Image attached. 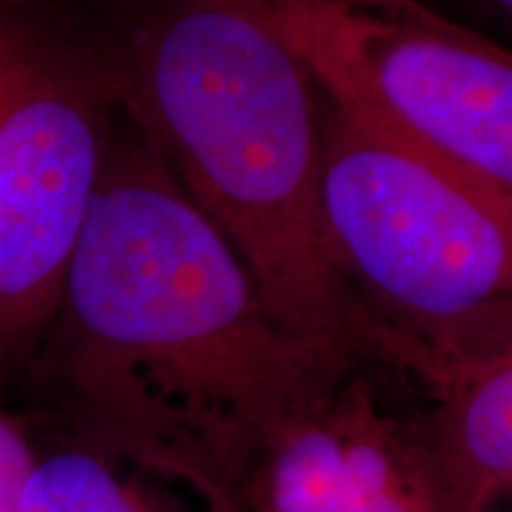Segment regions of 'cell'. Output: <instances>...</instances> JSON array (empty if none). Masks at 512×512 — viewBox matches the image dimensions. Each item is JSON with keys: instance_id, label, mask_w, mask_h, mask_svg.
I'll use <instances>...</instances> for the list:
<instances>
[{"instance_id": "1", "label": "cell", "mask_w": 512, "mask_h": 512, "mask_svg": "<svg viewBox=\"0 0 512 512\" xmlns=\"http://www.w3.org/2000/svg\"><path fill=\"white\" fill-rule=\"evenodd\" d=\"M358 366L275 323L121 107L55 320L19 375L41 406L240 512L256 453Z\"/></svg>"}, {"instance_id": "7", "label": "cell", "mask_w": 512, "mask_h": 512, "mask_svg": "<svg viewBox=\"0 0 512 512\" xmlns=\"http://www.w3.org/2000/svg\"><path fill=\"white\" fill-rule=\"evenodd\" d=\"M444 512H489L512 479V332L427 392Z\"/></svg>"}, {"instance_id": "8", "label": "cell", "mask_w": 512, "mask_h": 512, "mask_svg": "<svg viewBox=\"0 0 512 512\" xmlns=\"http://www.w3.org/2000/svg\"><path fill=\"white\" fill-rule=\"evenodd\" d=\"M19 512H238L188 479L83 434L38 453Z\"/></svg>"}, {"instance_id": "11", "label": "cell", "mask_w": 512, "mask_h": 512, "mask_svg": "<svg viewBox=\"0 0 512 512\" xmlns=\"http://www.w3.org/2000/svg\"><path fill=\"white\" fill-rule=\"evenodd\" d=\"M505 489H512V479H510V484H508V486H505Z\"/></svg>"}, {"instance_id": "4", "label": "cell", "mask_w": 512, "mask_h": 512, "mask_svg": "<svg viewBox=\"0 0 512 512\" xmlns=\"http://www.w3.org/2000/svg\"><path fill=\"white\" fill-rule=\"evenodd\" d=\"M119 114L112 0H0V382L53 325Z\"/></svg>"}, {"instance_id": "6", "label": "cell", "mask_w": 512, "mask_h": 512, "mask_svg": "<svg viewBox=\"0 0 512 512\" xmlns=\"http://www.w3.org/2000/svg\"><path fill=\"white\" fill-rule=\"evenodd\" d=\"M240 512H444L422 415L384 406L363 363L256 453Z\"/></svg>"}, {"instance_id": "9", "label": "cell", "mask_w": 512, "mask_h": 512, "mask_svg": "<svg viewBox=\"0 0 512 512\" xmlns=\"http://www.w3.org/2000/svg\"><path fill=\"white\" fill-rule=\"evenodd\" d=\"M38 448L17 415L0 408V512H19L22 491Z\"/></svg>"}, {"instance_id": "10", "label": "cell", "mask_w": 512, "mask_h": 512, "mask_svg": "<svg viewBox=\"0 0 512 512\" xmlns=\"http://www.w3.org/2000/svg\"><path fill=\"white\" fill-rule=\"evenodd\" d=\"M486 3L494 5V8H496V10H501L503 15L512 17V0H486Z\"/></svg>"}, {"instance_id": "3", "label": "cell", "mask_w": 512, "mask_h": 512, "mask_svg": "<svg viewBox=\"0 0 512 512\" xmlns=\"http://www.w3.org/2000/svg\"><path fill=\"white\" fill-rule=\"evenodd\" d=\"M320 192L373 361L427 394L510 335V195L328 100Z\"/></svg>"}, {"instance_id": "2", "label": "cell", "mask_w": 512, "mask_h": 512, "mask_svg": "<svg viewBox=\"0 0 512 512\" xmlns=\"http://www.w3.org/2000/svg\"><path fill=\"white\" fill-rule=\"evenodd\" d=\"M121 107L238 252L280 328L373 361L323 219L325 98L245 0H112Z\"/></svg>"}, {"instance_id": "5", "label": "cell", "mask_w": 512, "mask_h": 512, "mask_svg": "<svg viewBox=\"0 0 512 512\" xmlns=\"http://www.w3.org/2000/svg\"><path fill=\"white\" fill-rule=\"evenodd\" d=\"M325 100L512 197V50L422 0H245Z\"/></svg>"}]
</instances>
